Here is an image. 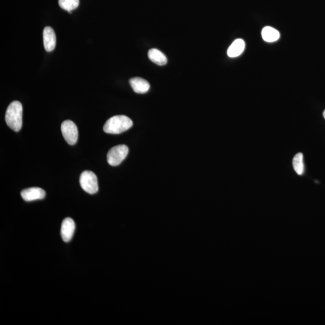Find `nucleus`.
I'll return each mask as SVG.
<instances>
[{"mask_svg": "<svg viewBox=\"0 0 325 325\" xmlns=\"http://www.w3.org/2000/svg\"><path fill=\"white\" fill-rule=\"evenodd\" d=\"M6 123L16 132H19L22 126V106L20 102L13 101L6 110Z\"/></svg>", "mask_w": 325, "mask_h": 325, "instance_id": "1", "label": "nucleus"}, {"mask_svg": "<svg viewBox=\"0 0 325 325\" xmlns=\"http://www.w3.org/2000/svg\"><path fill=\"white\" fill-rule=\"evenodd\" d=\"M133 124V121L129 117L117 115L110 117L106 121L103 130L106 133L117 135L130 129Z\"/></svg>", "mask_w": 325, "mask_h": 325, "instance_id": "2", "label": "nucleus"}, {"mask_svg": "<svg viewBox=\"0 0 325 325\" xmlns=\"http://www.w3.org/2000/svg\"><path fill=\"white\" fill-rule=\"evenodd\" d=\"M128 146L119 145L111 148L107 153V159L108 164L116 167L123 161L129 154Z\"/></svg>", "mask_w": 325, "mask_h": 325, "instance_id": "3", "label": "nucleus"}, {"mask_svg": "<svg viewBox=\"0 0 325 325\" xmlns=\"http://www.w3.org/2000/svg\"><path fill=\"white\" fill-rule=\"evenodd\" d=\"M79 184L82 189L89 194H95L98 192L97 177L92 171H86L82 173L79 177Z\"/></svg>", "mask_w": 325, "mask_h": 325, "instance_id": "4", "label": "nucleus"}, {"mask_svg": "<svg viewBox=\"0 0 325 325\" xmlns=\"http://www.w3.org/2000/svg\"><path fill=\"white\" fill-rule=\"evenodd\" d=\"M61 131L63 138L70 145H74L77 142L78 132L77 127L72 120H66L62 124Z\"/></svg>", "mask_w": 325, "mask_h": 325, "instance_id": "5", "label": "nucleus"}, {"mask_svg": "<svg viewBox=\"0 0 325 325\" xmlns=\"http://www.w3.org/2000/svg\"><path fill=\"white\" fill-rule=\"evenodd\" d=\"M45 190L39 187H31L22 191L21 195L25 201L30 202L35 200L43 199L46 197Z\"/></svg>", "mask_w": 325, "mask_h": 325, "instance_id": "6", "label": "nucleus"}, {"mask_svg": "<svg viewBox=\"0 0 325 325\" xmlns=\"http://www.w3.org/2000/svg\"><path fill=\"white\" fill-rule=\"evenodd\" d=\"M43 41L45 50L48 52H52L56 46V36L51 27H46L43 31Z\"/></svg>", "mask_w": 325, "mask_h": 325, "instance_id": "7", "label": "nucleus"}, {"mask_svg": "<svg viewBox=\"0 0 325 325\" xmlns=\"http://www.w3.org/2000/svg\"><path fill=\"white\" fill-rule=\"evenodd\" d=\"M75 229V224L71 218H66L63 220L61 227V235L63 240L69 242L74 235Z\"/></svg>", "mask_w": 325, "mask_h": 325, "instance_id": "8", "label": "nucleus"}, {"mask_svg": "<svg viewBox=\"0 0 325 325\" xmlns=\"http://www.w3.org/2000/svg\"><path fill=\"white\" fill-rule=\"evenodd\" d=\"M129 82L133 91L137 94H145L150 88L149 83L142 78H132L130 79Z\"/></svg>", "mask_w": 325, "mask_h": 325, "instance_id": "9", "label": "nucleus"}, {"mask_svg": "<svg viewBox=\"0 0 325 325\" xmlns=\"http://www.w3.org/2000/svg\"><path fill=\"white\" fill-rule=\"evenodd\" d=\"M148 56L149 60L156 65L162 66L167 64L168 62L167 57L157 49H152L149 50Z\"/></svg>", "mask_w": 325, "mask_h": 325, "instance_id": "10", "label": "nucleus"}, {"mask_svg": "<svg viewBox=\"0 0 325 325\" xmlns=\"http://www.w3.org/2000/svg\"><path fill=\"white\" fill-rule=\"evenodd\" d=\"M245 48V43L243 40L238 39L235 40L229 47L227 54L230 57H235L240 56L243 53Z\"/></svg>", "mask_w": 325, "mask_h": 325, "instance_id": "11", "label": "nucleus"}, {"mask_svg": "<svg viewBox=\"0 0 325 325\" xmlns=\"http://www.w3.org/2000/svg\"><path fill=\"white\" fill-rule=\"evenodd\" d=\"M261 34H262L263 40L267 43L275 42L279 39L280 37L279 31L269 26L264 27Z\"/></svg>", "mask_w": 325, "mask_h": 325, "instance_id": "12", "label": "nucleus"}, {"mask_svg": "<svg viewBox=\"0 0 325 325\" xmlns=\"http://www.w3.org/2000/svg\"><path fill=\"white\" fill-rule=\"evenodd\" d=\"M304 155L301 152L296 154L293 159V168L296 173L299 175L303 174L304 171Z\"/></svg>", "mask_w": 325, "mask_h": 325, "instance_id": "13", "label": "nucleus"}, {"mask_svg": "<svg viewBox=\"0 0 325 325\" xmlns=\"http://www.w3.org/2000/svg\"><path fill=\"white\" fill-rule=\"evenodd\" d=\"M60 7L64 10L71 13L78 7L79 0H59Z\"/></svg>", "mask_w": 325, "mask_h": 325, "instance_id": "14", "label": "nucleus"}, {"mask_svg": "<svg viewBox=\"0 0 325 325\" xmlns=\"http://www.w3.org/2000/svg\"><path fill=\"white\" fill-rule=\"evenodd\" d=\"M323 115L324 118L325 119V110L323 111Z\"/></svg>", "mask_w": 325, "mask_h": 325, "instance_id": "15", "label": "nucleus"}]
</instances>
